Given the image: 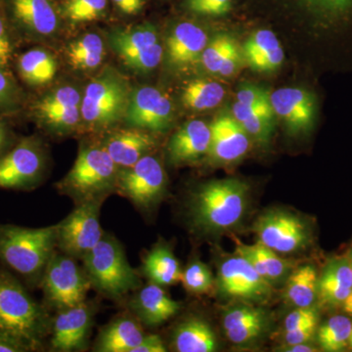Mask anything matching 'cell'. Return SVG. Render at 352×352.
I'll use <instances>...</instances> for the list:
<instances>
[{
	"label": "cell",
	"mask_w": 352,
	"mask_h": 352,
	"mask_svg": "<svg viewBox=\"0 0 352 352\" xmlns=\"http://www.w3.org/2000/svg\"><path fill=\"white\" fill-rule=\"evenodd\" d=\"M18 76L28 87L47 85L54 78L57 64L54 57L43 48H32L18 55L15 62Z\"/></svg>",
	"instance_id": "cell-30"
},
{
	"label": "cell",
	"mask_w": 352,
	"mask_h": 352,
	"mask_svg": "<svg viewBox=\"0 0 352 352\" xmlns=\"http://www.w3.org/2000/svg\"><path fill=\"white\" fill-rule=\"evenodd\" d=\"M217 286L224 298L254 302H265L273 293L272 285L261 277L247 259L238 254L220 264Z\"/></svg>",
	"instance_id": "cell-14"
},
{
	"label": "cell",
	"mask_w": 352,
	"mask_h": 352,
	"mask_svg": "<svg viewBox=\"0 0 352 352\" xmlns=\"http://www.w3.org/2000/svg\"><path fill=\"white\" fill-rule=\"evenodd\" d=\"M164 340L157 335L144 336L140 344L131 352H166Z\"/></svg>",
	"instance_id": "cell-49"
},
{
	"label": "cell",
	"mask_w": 352,
	"mask_h": 352,
	"mask_svg": "<svg viewBox=\"0 0 352 352\" xmlns=\"http://www.w3.org/2000/svg\"><path fill=\"white\" fill-rule=\"evenodd\" d=\"M82 95L76 88L65 85L51 90L30 107L41 126L57 133H69L82 120Z\"/></svg>",
	"instance_id": "cell-15"
},
{
	"label": "cell",
	"mask_w": 352,
	"mask_h": 352,
	"mask_svg": "<svg viewBox=\"0 0 352 352\" xmlns=\"http://www.w3.org/2000/svg\"><path fill=\"white\" fill-rule=\"evenodd\" d=\"M182 309V305L173 300L163 287L151 283L136 294L131 300V310L148 327L166 323Z\"/></svg>",
	"instance_id": "cell-24"
},
{
	"label": "cell",
	"mask_w": 352,
	"mask_h": 352,
	"mask_svg": "<svg viewBox=\"0 0 352 352\" xmlns=\"http://www.w3.org/2000/svg\"><path fill=\"white\" fill-rule=\"evenodd\" d=\"M349 346H351V347L352 349V331H351V339H349Z\"/></svg>",
	"instance_id": "cell-55"
},
{
	"label": "cell",
	"mask_w": 352,
	"mask_h": 352,
	"mask_svg": "<svg viewBox=\"0 0 352 352\" xmlns=\"http://www.w3.org/2000/svg\"><path fill=\"white\" fill-rule=\"evenodd\" d=\"M352 293V272L349 258H339L329 261L318 277L317 298L323 305H342Z\"/></svg>",
	"instance_id": "cell-27"
},
{
	"label": "cell",
	"mask_w": 352,
	"mask_h": 352,
	"mask_svg": "<svg viewBox=\"0 0 352 352\" xmlns=\"http://www.w3.org/2000/svg\"><path fill=\"white\" fill-rule=\"evenodd\" d=\"M124 120L131 127L143 131H166L173 124V103L157 88L139 87L131 92Z\"/></svg>",
	"instance_id": "cell-17"
},
{
	"label": "cell",
	"mask_w": 352,
	"mask_h": 352,
	"mask_svg": "<svg viewBox=\"0 0 352 352\" xmlns=\"http://www.w3.org/2000/svg\"><path fill=\"white\" fill-rule=\"evenodd\" d=\"M51 322L46 308L30 296L19 280L0 270V332L18 338L36 351L50 335Z\"/></svg>",
	"instance_id": "cell-2"
},
{
	"label": "cell",
	"mask_w": 352,
	"mask_h": 352,
	"mask_svg": "<svg viewBox=\"0 0 352 352\" xmlns=\"http://www.w3.org/2000/svg\"><path fill=\"white\" fill-rule=\"evenodd\" d=\"M156 145V139L149 131L131 127L113 132L103 146L115 164L120 168H126L149 155Z\"/></svg>",
	"instance_id": "cell-23"
},
{
	"label": "cell",
	"mask_w": 352,
	"mask_h": 352,
	"mask_svg": "<svg viewBox=\"0 0 352 352\" xmlns=\"http://www.w3.org/2000/svg\"><path fill=\"white\" fill-rule=\"evenodd\" d=\"M258 242L278 254H296L311 242V230L305 220L288 210H271L254 222Z\"/></svg>",
	"instance_id": "cell-11"
},
{
	"label": "cell",
	"mask_w": 352,
	"mask_h": 352,
	"mask_svg": "<svg viewBox=\"0 0 352 352\" xmlns=\"http://www.w3.org/2000/svg\"><path fill=\"white\" fill-rule=\"evenodd\" d=\"M237 102L248 107L272 108L270 92L256 85H248L241 88L237 94Z\"/></svg>",
	"instance_id": "cell-43"
},
{
	"label": "cell",
	"mask_w": 352,
	"mask_h": 352,
	"mask_svg": "<svg viewBox=\"0 0 352 352\" xmlns=\"http://www.w3.org/2000/svg\"><path fill=\"white\" fill-rule=\"evenodd\" d=\"M226 96L224 88L219 82L208 80H194L183 88L182 102L191 110L205 111L219 106Z\"/></svg>",
	"instance_id": "cell-35"
},
{
	"label": "cell",
	"mask_w": 352,
	"mask_h": 352,
	"mask_svg": "<svg viewBox=\"0 0 352 352\" xmlns=\"http://www.w3.org/2000/svg\"><path fill=\"white\" fill-rule=\"evenodd\" d=\"M208 43L207 34L195 23H179L166 39L168 63L177 69L193 67L201 61Z\"/></svg>",
	"instance_id": "cell-20"
},
{
	"label": "cell",
	"mask_w": 352,
	"mask_h": 352,
	"mask_svg": "<svg viewBox=\"0 0 352 352\" xmlns=\"http://www.w3.org/2000/svg\"><path fill=\"white\" fill-rule=\"evenodd\" d=\"M116 8L126 15H135L142 11L144 0H112Z\"/></svg>",
	"instance_id": "cell-50"
},
{
	"label": "cell",
	"mask_w": 352,
	"mask_h": 352,
	"mask_svg": "<svg viewBox=\"0 0 352 352\" xmlns=\"http://www.w3.org/2000/svg\"><path fill=\"white\" fill-rule=\"evenodd\" d=\"M317 325H318V319H315V320L307 322L295 330L285 333V344L286 346L308 344L316 333Z\"/></svg>",
	"instance_id": "cell-44"
},
{
	"label": "cell",
	"mask_w": 352,
	"mask_h": 352,
	"mask_svg": "<svg viewBox=\"0 0 352 352\" xmlns=\"http://www.w3.org/2000/svg\"><path fill=\"white\" fill-rule=\"evenodd\" d=\"M250 201V187L235 178L204 183L190 198V214L197 228L221 233L235 228L244 219Z\"/></svg>",
	"instance_id": "cell-1"
},
{
	"label": "cell",
	"mask_w": 352,
	"mask_h": 352,
	"mask_svg": "<svg viewBox=\"0 0 352 352\" xmlns=\"http://www.w3.org/2000/svg\"><path fill=\"white\" fill-rule=\"evenodd\" d=\"M191 12L206 16H222L230 11L232 0H186Z\"/></svg>",
	"instance_id": "cell-42"
},
{
	"label": "cell",
	"mask_w": 352,
	"mask_h": 352,
	"mask_svg": "<svg viewBox=\"0 0 352 352\" xmlns=\"http://www.w3.org/2000/svg\"><path fill=\"white\" fill-rule=\"evenodd\" d=\"M270 325L268 315L258 307L239 305L229 308L222 319L227 339L236 346H245L264 335Z\"/></svg>",
	"instance_id": "cell-21"
},
{
	"label": "cell",
	"mask_w": 352,
	"mask_h": 352,
	"mask_svg": "<svg viewBox=\"0 0 352 352\" xmlns=\"http://www.w3.org/2000/svg\"><path fill=\"white\" fill-rule=\"evenodd\" d=\"M94 318V307L87 300L76 307L58 310L56 316L51 322V351H85L89 342Z\"/></svg>",
	"instance_id": "cell-16"
},
{
	"label": "cell",
	"mask_w": 352,
	"mask_h": 352,
	"mask_svg": "<svg viewBox=\"0 0 352 352\" xmlns=\"http://www.w3.org/2000/svg\"><path fill=\"white\" fill-rule=\"evenodd\" d=\"M173 347L178 352H214L219 349L214 331L207 321L189 318L173 331Z\"/></svg>",
	"instance_id": "cell-29"
},
{
	"label": "cell",
	"mask_w": 352,
	"mask_h": 352,
	"mask_svg": "<svg viewBox=\"0 0 352 352\" xmlns=\"http://www.w3.org/2000/svg\"><path fill=\"white\" fill-rule=\"evenodd\" d=\"M57 248V224L28 228L0 224V261L30 283L41 281Z\"/></svg>",
	"instance_id": "cell-3"
},
{
	"label": "cell",
	"mask_w": 352,
	"mask_h": 352,
	"mask_svg": "<svg viewBox=\"0 0 352 352\" xmlns=\"http://www.w3.org/2000/svg\"><path fill=\"white\" fill-rule=\"evenodd\" d=\"M131 91L124 76L107 69L87 85L82 120L92 131H104L124 119Z\"/></svg>",
	"instance_id": "cell-6"
},
{
	"label": "cell",
	"mask_w": 352,
	"mask_h": 352,
	"mask_svg": "<svg viewBox=\"0 0 352 352\" xmlns=\"http://www.w3.org/2000/svg\"><path fill=\"white\" fill-rule=\"evenodd\" d=\"M243 53L254 71L274 72L283 63L285 53L276 34L270 30H259L247 39Z\"/></svg>",
	"instance_id": "cell-25"
},
{
	"label": "cell",
	"mask_w": 352,
	"mask_h": 352,
	"mask_svg": "<svg viewBox=\"0 0 352 352\" xmlns=\"http://www.w3.org/2000/svg\"><path fill=\"white\" fill-rule=\"evenodd\" d=\"M244 53L241 50L237 43L234 44L230 51L227 53L226 58L222 61L219 72L217 75L222 76H230L237 73L238 69L242 66Z\"/></svg>",
	"instance_id": "cell-46"
},
{
	"label": "cell",
	"mask_w": 352,
	"mask_h": 352,
	"mask_svg": "<svg viewBox=\"0 0 352 352\" xmlns=\"http://www.w3.org/2000/svg\"><path fill=\"white\" fill-rule=\"evenodd\" d=\"M82 261L91 288L105 298L120 300L140 287V277L127 261L124 248L108 234Z\"/></svg>",
	"instance_id": "cell-5"
},
{
	"label": "cell",
	"mask_w": 352,
	"mask_h": 352,
	"mask_svg": "<svg viewBox=\"0 0 352 352\" xmlns=\"http://www.w3.org/2000/svg\"><path fill=\"white\" fill-rule=\"evenodd\" d=\"M2 3L16 41L45 38L57 31L59 17L51 0H2Z\"/></svg>",
	"instance_id": "cell-13"
},
{
	"label": "cell",
	"mask_w": 352,
	"mask_h": 352,
	"mask_svg": "<svg viewBox=\"0 0 352 352\" xmlns=\"http://www.w3.org/2000/svg\"><path fill=\"white\" fill-rule=\"evenodd\" d=\"M24 103V94L12 72L0 68V116L17 111Z\"/></svg>",
	"instance_id": "cell-39"
},
{
	"label": "cell",
	"mask_w": 352,
	"mask_h": 352,
	"mask_svg": "<svg viewBox=\"0 0 352 352\" xmlns=\"http://www.w3.org/2000/svg\"><path fill=\"white\" fill-rule=\"evenodd\" d=\"M12 144V134L8 124L0 116V155L8 151Z\"/></svg>",
	"instance_id": "cell-51"
},
{
	"label": "cell",
	"mask_w": 352,
	"mask_h": 352,
	"mask_svg": "<svg viewBox=\"0 0 352 352\" xmlns=\"http://www.w3.org/2000/svg\"><path fill=\"white\" fill-rule=\"evenodd\" d=\"M183 287L193 295H204L212 289L214 285L212 271L200 261H194L183 270Z\"/></svg>",
	"instance_id": "cell-38"
},
{
	"label": "cell",
	"mask_w": 352,
	"mask_h": 352,
	"mask_svg": "<svg viewBox=\"0 0 352 352\" xmlns=\"http://www.w3.org/2000/svg\"><path fill=\"white\" fill-rule=\"evenodd\" d=\"M349 265H351V272H352V250L351 251V252H349Z\"/></svg>",
	"instance_id": "cell-54"
},
{
	"label": "cell",
	"mask_w": 352,
	"mask_h": 352,
	"mask_svg": "<svg viewBox=\"0 0 352 352\" xmlns=\"http://www.w3.org/2000/svg\"><path fill=\"white\" fill-rule=\"evenodd\" d=\"M270 103L292 133L307 132L314 126L316 102L314 94L298 87L280 88L270 94Z\"/></svg>",
	"instance_id": "cell-18"
},
{
	"label": "cell",
	"mask_w": 352,
	"mask_h": 352,
	"mask_svg": "<svg viewBox=\"0 0 352 352\" xmlns=\"http://www.w3.org/2000/svg\"><path fill=\"white\" fill-rule=\"evenodd\" d=\"M143 273L151 283L166 287L182 281L183 270L173 250L168 245L160 244L146 254Z\"/></svg>",
	"instance_id": "cell-31"
},
{
	"label": "cell",
	"mask_w": 352,
	"mask_h": 352,
	"mask_svg": "<svg viewBox=\"0 0 352 352\" xmlns=\"http://www.w3.org/2000/svg\"><path fill=\"white\" fill-rule=\"evenodd\" d=\"M109 41L124 64L138 73L156 69L163 58V46L156 28L148 23L113 30L109 34Z\"/></svg>",
	"instance_id": "cell-10"
},
{
	"label": "cell",
	"mask_w": 352,
	"mask_h": 352,
	"mask_svg": "<svg viewBox=\"0 0 352 352\" xmlns=\"http://www.w3.org/2000/svg\"><path fill=\"white\" fill-rule=\"evenodd\" d=\"M166 191V171L156 157L147 155L133 166L120 168L116 192L141 210L156 207Z\"/></svg>",
	"instance_id": "cell-9"
},
{
	"label": "cell",
	"mask_w": 352,
	"mask_h": 352,
	"mask_svg": "<svg viewBox=\"0 0 352 352\" xmlns=\"http://www.w3.org/2000/svg\"><path fill=\"white\" fill-rule=\"evenodd\" d=\"M318 319V314L314 307H296L287 315L284 322L285 333L295 330L303 324Z\"/></svg>",
	"instance_id": "cell-45"
},
{
	"label": "cell",
	"mask_w": 352,
	"mask_h": 352,
	"mask_svg": "<svg viewBox=\"0 0 352 352\" xmlns=\"http://www.w3.org/2000/svg\"><path fill=\"white\" fill-rule=\"evenodd\" d=\"M305 1L321 12H342L352 7V0H305Z\"/></svg>",
	"instance_id": "cell-47"
},
{
	"label": "cell",
	"mask_w": 352,
	"mask_h": 352,
	"mask_svg": "<svg viewBox=\"0 0 352 352\" xmlns=\"http://www.w3.org/2000/svg\"><path fill=\"white\" fill-rule=\"evenodd\" d=\"M210 138V127L203 120H194L183 124L168 142V155L170 163H195L208 156Z\"/></svg>",
	"instance_id": "cell-22"
},
{
	"label": "cell",
	"mask_w": 352,
	"mask_h": 352,
	"mask_svg": "<svg viewBox=\"0 0 352 352\" xmlns=\"http://www.w3.org/2000/svg\"><path fill=\"white\" fill-rule=\"evenodd\" d=\"M235 254L247 259L256 272L272 286L280 283L288 275L289 261L259 242L248 245L236 240Z\"/></svg>",
	"instance_id": "cell-28"
},
{
	"label": "cell",
	"mask_w": 352,
	"mask_h": 352,
	"mask_svg": "<svg viewBox=\"0 0 352 352\" xmlns=\"http://www.w3.org/2000/svg\"><path fill=\"white\" fill-rule=\"evenodd\" d=\"M119 171L103 145L87 146L80 150L73 168L58 183V188L76 204L104 201L116 192Z\"/></svg>",
	"instance_id": "cell-4"
},
{
	"label": "cell",
	"mask_w": 352,
	"mask_h": 352,
	"mask_svg": "<svg viewBox=\"0 0 352 352\" xmlns=\"http://www.w3.org/2000/svg\"><path fill=\"white\" fill-rule=\"evenodd\" d=\"M232 115L250 138L263 144L270 142L275 127V113L272 108L248 107L236 102L233 105Z\"/></svg>",
	"instance_id": "cell-33"
},
{
	"label": "cell",
	"mask_w": 352,
	"mask_h": 352,
	"mask_svg": "<svg viewBox=\"0 0 352 352\" xmlns=\"http://www.w3.org/2000/svg\"><path fill=\"white\" fill-rule=\"evenodd\" d=\"M45 170L43 148L34 138L21 139L0 155V189L29 190L41 182Z\"/></svg>",
	"instance_id": "cell-12"
},
{
	"label": "cell",
	"mask_w": 352,
	"mask_h": 352,
	"mask_svg": "<svg viewBox=\"0 0 352 352\" xmlns=\"http://www.w3.org/2000/svg\"><path fill=\"white\" fill-rule=\"evenodd\" d=\"M66 56L69 65L80 71H94L105 58L103 39L95 32H89L69 44Z\"/></svg>",
	"instance_id": "cell-34"
},
{
	"label": "cell",
	"mask_w": 352,
	"mask_h": 352,
	"mask_svg": "<svg viewBox=\"0 0 352 352\" xmlns=\"http://www.w3.org/2000/svg\"><path fill=\"white\" fill-rule=\"evenodd\" d=\"M352 322L344 315H336L326 321L318 330V342L324 351H344L349 344Z\"/></svg>",
	"instance_id": "cell-36"
},
{
	"label": "cell",
	"mask_w": 352,
	"mask_h": 352,
	"mask_svg": "<svg viewBox=\"0 0 352 352\" xmlns=\"http://www.w3.org/2000/svg\"><path fill=\"white\" fill-rule=\"evenodd\" d=\"M103 201L76 204V207L57 224V248L76 259H82L103 238L100 208Z\"/></svg>",
	"instance_id": "cell-8"
},
{
	"label": "cell",
	"mask_w": 352,
	"mask_h": 352,
	"mask_svg": "<svg viewBox=\"0 0 352 352\" xmlns=\"http://www.w3.org/2000/svg\"><path fill=\"white\" fill-rule=\"evenodd\" d=\"M43 296L50 307L58 310L76 307L87 300L91 288L85 270L76 258L63 252H54L41 279Z\"/></svg>",
	"instance_id": "cell-7"
},
{
	"label": "cell",
	"mask_w": 352,
	"mask_h": 352,
	"mask_svg": "<svg viewBox=\"0 0 352 352\" xmlns=\"http://www.w3.org/2000/svg\"><path fill=\"white\" fill-rule=\"evenodd\" d=\"M107 9V0H65L63 10L67 19L75 23L100 19Z\"/></svg>",
	"instance_id": "cell-37"
},
{
	"label": "cell",
	"mask_w": 352,
	"mask_h": 352,
	"mask_svg": "<svg viewBox=\"0 0 352 352\" xmlns=\"http://www.w3.org/2000/svg\"><path fill=\"white\" fill-rule=\"evenodd\" d=\"M28 351H32V349L23 340L8 333L0 332V352Z\"/></svg>",
	"instance_id": "cell-48"
},
{
	"label": "cell",
	"mask_w": 352,
	"mask_h": 352,
	"mask_svg": "<svg viewBox=\"0 0 352 352\" xmlns=\"http://www.w3.org/2000/svg\"><path fill=\"white\" fill-rule=\"evenodd\" d=\"M16 41L0 0V68L11 69L15 59Z\"/></svg>",
	"instance_id": "cell-41"
},
{
	"label": "cell",
	"mask_w": 352,
	"mask_h": 352,
	"mask_svg": "<svg viewBox=\"0 0 352 352\" xmlns=\"http://www.w3.org/2000/svg\"><path fill=\"white\" fill-rule=\"evenodd\" d=\"M318 275L314 266L302 265L289 274L285 288V298L295 307H310L317 298Z\"/></svg>",
	"instance_id": "cell-32"
},
{
	"label": "cell",
	"mask_w": 352,
	"mask_h": 352,
	"mask_svg": "<svg viewBox=\"0 0 352 352\" xmlns=\"http://www.w3.org/2000/svg\"><path fill=\"white\" fill-rule=\"evenodd\" d=\"M283 351L288 352H312L316 351V349L308 344H293V346H286Z\"/></svg>",
	"instance_id": "cell-52"
},
{
	"label": "cell",
	"mask_w": 352,
	"mask_h": 352,
	"mask_svg": "<svg viewBox=\"0 0 352 352\" xmlns=\"http://www.w3.org/2000/svg\"><path fill=\"white\" fill-rule=\"evenodd\" d=\"M236 41L227 34H219L208 43L201 54V62L210 73L217 75L222 61Z\"/></svg>",
	"instance_id": "cell-40"
},
{
	"label": "cell",
	"mask_w": 352,
	"mask_h": 352,
	"mask_svg": "<svg viewBox=\"0 0 352 352\" xmlns=\"http://www.w3.org/2000/svg\"><path fill=\"white\" fill-rule=\"evenodd\" d=\"M342 308H344V311L352 316V293L347 296L346 300L342 302Z\"/></svg>",
	"instance_id": "cell-53"
},
{
	"label": "cell",
	"mask_w": 352,
	"mask_h": 352,
	"mask_svg": "<svg viewBox=\"0 0 352 352\" xmlns=\"http://www.w3.org/2000/svg\"><path fill=\"white\" fill-rule=\"evenodd\" d=\"M210 127L212 138L208 156L214 163H236L249 152L250 135L233 115L219 116Z\"/></svg>",
	"instance_id": "cell-19"
},
{
	"label": "cell",
	"mask_w": 352,
	"mask_h": 352,
	"mask_svg": "<svg viewBox=\"0 0 352 352\" xmlns=\"http://www.w3.org/2000/svg\"><path fill=\"white\" fill-rule=\"evenodd\" d=\"M142 326L133 317L120 316L102 329L94 351L131 352L144 338Z\"/></svg>",
	"instance_id": "cell-26"
}]
</instances>
